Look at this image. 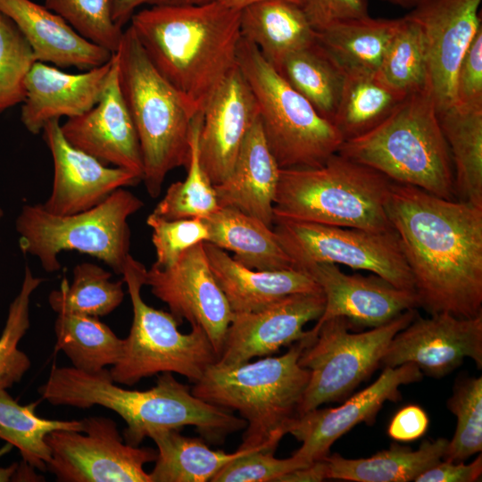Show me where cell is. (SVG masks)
I'll list each match as a JSON object with an SVG mask.
<instances>
[{"label": "cell", "mask_w": 482, "mask_h": 482, "mask_svg": "<svg viewBox=\"0 0 482 482\" xmlns=\"http://www.w3.org/2000/svg\"><path fill=\"white\" fill-rule=\"evenodd\" d=\"M403 8L411 9L419 0H382Z\"/></svg>", "instance_id": "db71d44e"}, {"label": "cell", "mask_w": 482, "mask_h": 482, "mask_svg": "<svg viewBox=\"0 0 482 482\" xmlns=\"http://www.w3.org/2000/svg\"><path fill=\"white\" fill-rule=\"evenodd\" d=\"M422 378L423 373L413 363L386 367L371 385L340 406L317 407L299 415L288 429L302 443L293 455L308 464L325 459L339 437L361 422L372 424L386 402L399 401L401 386L419 382Z\"/></svg>", "instance_id": "2e32d148"}, {"label": "cell", "mask_w": 482, "mask_h": 482, "mask_svg": "<svg viewBox=\"0 0 482 482\" xmlns=\"http://www.w3.org/2000/svg\"><path fill=\"white\" fill-rule=\"evenodd\" d=\"M218 1H220V3H222L223 4H225L226 6L231 9L240 11L249 4L261 2V1H266V0H218ZM287 1L295 3L299 5L301 4V2H302V0H287Z\"/></svg>", "instance_id": "f5cc1de1"}, {"label": "cell", "mask_w": 482, "mask_h": 482, "mask_svg": "<svg viewBox=\"0 0 482 482\" xmlns=\"http://www.w3.org/2000/svg\"><path fill=\"white\" fill-rule=\"evenodd\" d=\"M146 268L128 256L122 270L130 296L133 320L124 339L122 356L110 370L114 383L132 386L144 378L171 372L198 381L209 366L218 362L207 334L191 326L187 334L179 332V321L170 313L146 304L141 296Z\"/></svg>", "instance_id": "9c48e42d"}, {"label": "cell", "mask_w": 482, "mask_h": 482, "mask_svg": "<svg viewBox=\"0 0 482 482\" xmlns=\"http://www.w3.org/2000/svg\"><path fill=\"white\" fill-rule=\"evenodd\" d=\"M297 341L282 355L255 362L225 365L218 362L194 383L192 393L212 404L238 411L246 427L238 449L275 452L300 415V406L310 378L299 357L306 346Z\"/></svg>", "instance_id": "3957f363"}, {"label": "cell", "mask_w": 482, "mask_h": 482, "mask_svg": "<svg viewBox=\"0 0 482 482\" xmlns=\"http://www.w3.org/2000/svg\"><path fill=\"white\" fill-rule=\"evenodd\" d=\"M82 430H54L46 436L51 451L46 465L61 482H151L144 465L157 450L123 442L115 421L105 417L81 420Z\"/></svg>", "instance_id": "7c38bea8"}, {"label": "cell", "mask_w": 482, "mask_h": 482, "mask_svg": "<svg viewBox=\"0 0 482 482\" xmlns=\"http://www.w3.org/2000/svg\"><path fill=\"white\" fill-rule=\"evenodd\" d=\"M277 71L323 118L333 121L345 86V71L316 38L312 45L287 56Z\"/></svg>", "instance_id": "1f68e13d"}, {"label": "cell", "mask_w": 482, "mask_h": 482, "mask_svg": "<svg viewBox=\"0 0 482 482\" xmlns=\"http://www.w3.org/2000/svg\"><path fill=\"white\" fill-rule=\"evenodd\" d=\"M300 6L315 32L334 23L369 16L367 0H302Z\"/></svg>", "instance_id": "bcb514c9"}, {"label": "cell", "mask_w": 482, "mask_h": 482, "mask_svg": "<svg viewBox=\"0 0 482 482\" xmlns=\"http://www.w3.org/2000/svg\"><path fill=\"white\" fill-rule=\"evenodd\" d=\"M337 153L394 182L455 199L452 157L428 88L407 95L377 126L345 140Z\"/></svg>", "instance_id": "277c9868"}, {"label": "cell", "mask_w": 482, "mask_h": 482, "mask_svg": "<svg viewBox=\"0 0 482 482\" xmlns=\"http://www.w3.org/2000/svg\"><path fill=\"white\" fill-rule=\"evenodd\" d=\"M454 104L482 105V28L472 39L459 63Z\"/></svg>", "instance_id": "f6af8a7d"}, {"label": "cell", "mask_w": 482, "mask_h": 482, "mask_svg": "<svg viewBox=\"0 0 482 482\" xmlns=\"http://www.w3.org/2000/svg\"><path fill=\"white\" fill-rule=\"evenodd\" d=\"M482 0H419L403 17L420 29L426 49L428 88L437 113L455 103L459 63L482 28Z\"/></svg>", "instance_id": "5bb4252c"}, {"label": "cell", "mask_w": 482, "mask_h": 482, "mask_svg": "<svg viewBox=\"0 0 482 482\" xmlns=\"http://www.w3.org/2000/svg\"><path fill=\"white\" fill-rule=\"evenodd\" d=\"M202 115L200 162L217 186L230 176L242 144L259 117L255 97L238 65L214 93Z\"/></svg>", "instance_id": "44dd1931"}, {"label": "cell", "mask_w": 482, "mask_h": 482, "mask_svg": "<svg viewBox=\"0 0 482 482\" xmlns=\"http://www.w3.org/2000/svg\"><path fill=\"white\" fill-rule=\"evenodd\" d=\"M377 72H348L333 124L344 140L358 137L386 119L405 98Z\"/></svg>", "instance_id": "d6a6232c"}, {"label": "cell", "mask_w": 482, "mask_h": 482, "mask_svg": "<svg viewBox=\"0 0 482 482\" xmlns=\"http://www.w3.org/2000/svg\"><path fill=\"white\" fill-rule=\"evenodd\" d=\"M4 216V211L3 209L0 207V220L1 218Z\"/></svg>", "instance_id": "9f6ffc18"}, {"label": "cell", "mask_w": 482, "mask_h": 482, "mask_svg": "<svg viewBox=\"0 0 482 482\" xmlns=\"http://www.w3.org/2000/svg\"><path fill=\"white\" fill-rule=\"evenodd\" d=\"M328 474L327 461L322 459L288 472L278 478L276 482H320L328 478Z\"/></svg>", "instance_id": "f907efd6"}, {"label": "cell", "mask_w": 482, "mask_h": 482, "mask_svg": "<svg viewBox=\"0 0 482 482\" xmlns=\"http://www.w3.org/2000/svg\"><path fill=\"white\" fill-rule=\"evenodd\" d=\"M148 437L157 446L155 465L148 473L151 482L211 481L231 460L254 450L215 451L201 438L185 436L177 429H156Z\"/></svg>", "instance_id": "4dcf8cb0"}, {"label": "cell", "mask_w": 482, "mask_h": 482, "mask_svg": "<svg viewBox=\"0 0 482 482\" xmlns=\"http://www.w3.org/2000/svg\"><path fill=\"white\" fill-rule=\"evenodd\" d=\"M42 134L54 163L51 193L42 204L50 213L69 215L87 211L104 202L115 190L142 180L132 171L110 168L74 147L64 137L60 120L47 121Z\"/></svg>", "instance_id": "ac0fdd59"}, {"label": "cell", "mask_w": 482, "mask_h": 482, "mask_svg": "<svg viewBox=\"0 0 482 482\" xmlns=\"http://www.w3.org/2000/svg\"><path fill=\"white\" fill-rule=\"evenodd\" d=\"M21 465L13 463L8 467H0V482L18 481Z\"/></svg>", "instance_id": "816d5d0a"}, {"label": "cell", "mask_w": 482, "mask_h": 482, "mask_svg": "<svg viewBox=\"0 0 482 482\" xmlns=\"http://www.w3.org/2000/svg\"><path fill=\"white\" fill-rule=\"evenodd\" d=\"M456 428L443 461L461 462L482 451V378H461L447 401Z\"/></svg>", "instance_id": "ab89813d"}, {"label": "cell", "mask_w": 482, "mask_h": 482, "mask_svg": "<svg viewBox=\"0 0 482 482\" xmlns=\"http://www.w3.org/2000/svg\"><path fill=\"white\" fill-rule=\"evenodd\" d=\"M146 224L152 229V243L159 268L174 264L180 255L199 243L208 242L205 221L199 218L166 220L150 213Z\"/></svg>", "instance_id": "7bdbcfd3"}, {"label": "cell", "mask_w": 482, "mask_h": 482, "mask_svg": "<svg viewBox=\"0 0 482 482\" xmlns=\"http://www.w3.org/2000/svg\"><path fill=\"white\" fill-rule=\"evenodd\" d=\"M401 23L398 19H361L334 23L316 32V41L348 72H377Z\"/></svg>", "instance_id": "f546056e"}, {"label": "cell", "mask_w": 482, "mask_h": 482, "mask_svg": "<svg viewBox=\"0 0 482 482\" xmlns=\"http://www.w3.org/2000/svg\"><path fill=\"white\" fill-rule=\"evenodd\" d=\"M44 281L45 278L35 277L29 266L25 267L21 287L9 306L0 336V389L20 382L30 368L29 358L18 345L29 328L30 296Z\"/></svg>", "instance_id": "f35d334b"}, {"label": "cell", "mask_w": 482, "mask_h": 482, "mask_svg": "<svg viewBox=\"0 0 482 482\" xmlns=\"http://www.w3.org/2000/svg\"><path fill=\"white\" fill-rule=\"evenodd\" d=\"M115 54L120 89L140 145L142 180L156 198L166 175L188 165L191 127L198 113L155 69L130 26Z\"/></svg>", "instance_id": "8992f818"}, {"label": "cell", "mask_w": 482, "mask_h": 482, "mask_svg": "<svg viewBox=\"0 0 482 482\" xmlns=\"http://www.w3.org/2000/svg\"><path fill=\"white\" fill-rule=\"evenodd\" d=\"M143 206L142 200L124 187L98 205L74 214H53L42 204H24L15 224L20 249L37 257L49 273L61 269L60 253L78 251L121 274L130 254L128 219Z\"/></svg>", "instance_id": "ba28073f"}, {"label": "cell", "mask_w": 482, "mask_h": 482, "mask_svg": "<svg viewBox=\"0 0 482 482\" xmlns=\"http://www.w3.org/2000/svg\"><path fill=\"white\" fill-rule=\"evenodd\" d=\"M204 243L185 251L169 267L153 264L146 270L145 285L179 323L186 320L201 327L219 357L234 312L213 276Z\"/></svg>", "instance_id": "4fadbf2b"}, {"label": "cell", "mask_w": 482, "mask_h": 482, "mask_svg": "<svg viewBox=\"0 0 482 482\" xmlns=\"http://www.w3.org/2000/svg\"><path fill=\"white\" fill-rule=\"evenodd\" d=\"M36 61L24 36L0 12V113L24 102L26 79Z\"/></svg>", "instance_id": "60d3db41"}, {"label": "cell", "mask_w": 482, "mask_h": 482, "mask_svg": "<svg viewBox=\"0 0 482 482\" xmlns=\"http://www.w3.org/2000/svg\"><path fill=\"white\" fill-rule=\"evenodd\" d=\"M204 247L213 276L234 313L262 310L289 295L321 291L305 271L253 270L209 242H204Z\"/></svg>", "instance_id": "cb8c5ba5"}, {"label": "cell", "mask_w": 482, "mask_h": 482, "mask_svg": "<svg viewBox=\"0 0 482 482\" xmlns=\"http://www.w3.org/2000/svg\"><path fill=\"white\" fill-rule=\"evenodd\" d=\"M202 112L193 120L190 134V158L183 181L172 183L152 212L166 220L206 219L220 209L213 184L199 158L198 137Z\"/></svg>", "instance_id": "8d00e7d4"}, {"label": "cell", "mask_w": 482, "mask_h": 482, "mask_svg": "<svg viewBox=\"0 0 482 482\" xmlns=\"http://www.w3.org/2000/svg\"><path fill=\"white\" fill-rule=\"evenodd\" d=\"M294 269L329 262L368 270L393 286L414 291L397 233L275 220L272 227Z\"/></svg>", "instance_id": "8fae6325"}, {"label": "cell", "mask_w": 482, "mask_h": 482, "mask_svg": "<svg viewBox=\"0 0 482 482\" xmlns=\"http://www.w3.org/2000/svg\"><path fill=\"white\" fill-rule=\"evenodd\" d=\"M395 90L410 95L428 88V64L423 37L412 21L401 18L377 71Z\"/></svg>", "instance_id": "74e56055"}, {"label": "cell", "mask_w": 482, "mask_h": 482, "mask_svg": "<svg viewBox=\"0 0 482 482\" xmlns=\"http://www.w3.org/2000/svg\"><path fill=\"white\" fill-rule=\"evenodd\" d=\"M303 271L314 279L325 296L324 311L314 327L341 317L352 326L372 328L420 307L414 291L398 288L375 274L348 275L329 262L311 264Z\"/></svg>", "instance_id": "ffe728a7"}, {"label": "cell", "mask_w": 482, "mask_h": 482, "mask_svg": "<svg viewBox=\"0 0 482 482\" xmlns=\"http://www.w3.org/2000/svg\"><path fill=\"white\" fill-rule=\"evenodd\" d=\"M437 115L452 157L455 197L482 208V105L454 104Z\"/></svg>", "instance_id": "f1b7e54d"}, {"label": "cell", "mask_w": 482, "mask_h": 482, "mask_svg": "<svg viewBox=\"0 0 482 482\" xmlns=\"http://www.w3.org/2000/svg\"><path fill=\"white\" fill-rule=\"evenodd\" d=\"M465 358L482 368V313L460 318L447 312L415 317L390 341L380 365L395 368L413 363L423 374L440 378Z\"/></svg>", "instance_id": "9a60e30c"}, {"label": "cell", "mask_w": 482, "mask_h": 482, "mask_svg": "<svg viewBox=\"0 0 482 482\" xmlns=\"http://www.w3.org/2000/svg\"><path fill=\"white\" fill-rule=\"evenodd\" d=\"M386 211L420 307L430 315L482 313V208L393 181Z\"/></svg>", "instance_id": "6da1fadb"}, {"label": "cell", "mask_w": 482, "mask_h": 482, "mask_svg": "<svg viewBox=\"0 0 482 482\" xmlns=\"http://www.w3.org/2000/svg\"><path fill=\"white\" fill-rule=\"evenodd\" d=\"M208 242L244 266L257 270L294 269L274 230L260 220L229 207L220 209L206 219Z\"/></svg>", "instance_id": "4316f807"}, {"label": "cell", "mask_w": 482, "mask_h": 482, "mask_svg": "<svg viewBox=\"0 0 482 482\" xmlns=\"http://www.w3.org/2000/svg\"><path fill=\"white\" fill-rule=\"evenodd\" d=\"M215 0H170L169 4H205Z\"/></svg>", "instance_id": "11a10c76"}, {"label": "cell", "mask_w": 482, "mask_h": 482, "mask_svg": "<svg viewBox=\"0 0 482 482\" xmlns=\"http://www.w3.org/2000/svg\"><path fill=\"white\" fill-rule=\"evenodd\" d=\"M240 32L276 70L316 38L301 6L287 0L261 1L240 10Z\"/></svg>", "instance_id": "484cf974"}, {"label": "cell", "mask_w": 482, "mask_h": 482, "mask_svg": "<svg viewBox=\"0 0 482 482\" xmlns=\"http://www.w3.org/2000/svg\"><path fill=\"white\" fill-rule=\"evenodd\" d=\"M113 62L71 74L36 61L26 79L21 120L31 134L42 132L51 120L79 116L99 101Z\"/></svg>", "instance_id": "7402d4cb"}, {"label": "cell", "mask_w": 482, "mask_h": 482, "mask_svg": "<svg viewBox=\"0 0 482 482\" xmlns=\"http://www.w3.org/2000/svg\"><path fill=\"white\" fill-rule=\"evenodd\" d=\"M416 316L415 309H411L360 333L350 332L348 320L336 317L308 330L311 343L298 360L310 371L300 415L347 397L380 366L390 341Z\"/></svg>", "instance_id": "30bf717a"}, {"label": "cell", "mask_w": 482, "mask_h": 482, "mask_svg": "<svg viewBox=\"0 0 482 482\" xmlns=\"http://www.w3.org/2000/svg\"><path fill=\"white\" fill-rule=\"evenodd\" d=\"M279 170L258 117L242 144L230 176L214 186L220 206L238 210L272 228Z\"/></svg>", "instance_id": "d4e9b609"}, {"label": "cell", "mask_w": 482, "mask_h": 482, "mask_svg": "<svg viewBox=\"0 0 482 482\" xmlns=\"http://www.w3.org/2000/svg\"><path fill=\"white\" fill-rule=\"evenodd\" d=\"M0 12L16 25L37 61L87 71L104 64L113 54L88 41L61 16L31 0H0Z\"/></svg>", "instance_id": "603a6c76"}, {"label": "cell", "mask_w": 482, "mask_h": 482, "mask_svg": "<svg viewBox=\"0 0 482 482\" xmlns=\"http://www.w3.org/2000/svg\"><path fill=\"white\" fill-rule=\"evenodd\" d=\"M37 403L20 404L0 389V438L15 446L25 463L46 471L51 451L46 436L54 430H82L81 420H53L36 413Z\"/></svg>", "instance_id": "e575fe53"}, {"label": "cell", "mask_w": 482, "mask_h": 482, "mask_svg": "<svg viewBox=\"0 0 482 482\" xmlns=\"http://www.w3.org/2000/svg\"><path fill=\"white\" fill-rule=\"evenodd\" d=\"M237 65L255 97L266 143L280 169L320 166L338 152L345 140L337 127L242 37Z\"/></svg>", "instance_id": "52a82bcc"}, {"label": "cell", "mask_w": 482, "mask_h": 482, "mask_svg": "<svg viewBox=\"0 0 482 482\" xmlns=\"http://www.w3.org/2000/svg\"><path fill=\"white\" fill-rule=\"evenodd\" d=\"M55 348L62 351L72 367L97 372L107 365L116 364L122 356L124 339L98 317L61 312L54 322Z\"/></svg>", "instance_id": "836d02e7"}, {"label": "cell", "mask_w": 482, "mask_h": 482, "mask_svg": "<svg viewBox=\"0 0 482 482\" xmlns=\"http://www.w3.org/2000/svg\"><path fill=\"white\" fill-rule=\"evenodd\" d=\"M44 5L88 41L117 52L124 30L113 22L109 0H45Z\"/></svg>", "instance_id": "b9f144b4"}, {"label": "cell", "mask_w": 482, "mask_h": 482, "mask_svg": "<svg viewBox=\"0 0 482 482\" xmlns=\"http://www.w3.org/2000/svg\"><path fill=\"white\" fill-rule=\"evenodd\" d=\"M130 21L155 69L195 113L203 112L237 66L240 11L218 0L166 4L137 12Z\"/></svg>", "instance_id": "7a4b0ae2"}, {"label": "cell", "mask_w": 482, "mask_h": 482, "mask_svg": "<svg viewBox=\"0 0 482 482\" xmlns=\"http://www.w3.org/2000/svg\"><path fill=\"white\" fill-rule=\"evenodd\" d=\"M429 420L419 405L409 404L400 409L392 418L388 436L397 442H411L421 437L428 430Z\"/></svg>", "instance_id": "7dc6e473"}, {"label": "cell", "mask_w": 482, "mask_h": 482, "mask_svg": "<svg viewBox=\"0 0 482 482\" xmlns=\"http://www.w3.org/2000/svg\"><path fill=\"white\" fill-rule=\"evenodd\" d=\"M170 0H109L111 15L113 22L122 28L135 13V10L143 5L151 6L169 4Z\"/></svg>", "instance_id": "681fc988"}, {"label": "cell", "mask_w": 482, "mask_h": 482, "mask_svg": "<svg viewBox=\"0 0 482 482\" xmlns=\"http://www.w3.org/2000/svg\"><path fill=\"white\" fill-rule=\"evenodd\" d=\"M392 182L379 171L338 153L320 166L280 169L274 220L393 231L386 211Z\"/></svg>", "instance_id": "5b68a950"}, {"label": "cell", "mask_w": 482, "mask_h": 482, "mask_svg": "<svg viewBox=\"0 0 482 482\" xmlns=\"http://www.w3.org/2000/svg\"><path fill=\"white\" fill-rule=\"evenodd\" d=\"M72 273L71 284L64 278L59 289L53 290L48 296L50 307L57 313L101 317L108 315L121 303L123 279L111 281L110 271L90 262L77 264Z\"/></svg>", "instance_id": "d590c367"}, {"label": "cell", "mask_w": 482, "mask_h": 482, "mask_svg": "<svg viewBox=\"0 0 482 482\" xmlns=\"http://www.w3.org/2000/svg\"><path fill=\"white\" fill-rule=\"evenodd\" d=\"M449 440H424L418 449L392 444L369 458L328 455V478L354 482H410L443 460Z\"/></svg>", "instance_id": "83f0119b"}, {"label": "cell", "mask_w": 482, "mask_h": 482, "mask_svg": "<svg viewBox=\"0 0 482 482\" xmlns=\"http://www.w3.org/2000/svg\"><path fill=\"white\" fill-rule=\"evenodd\" d=\"M325 307L322 291L287 295L262 310L234 313L218 362L237 365L266 357L306 337L303 327Z\"/></svg>", "instance_id": "e0dca14e"}, {"label": "cell", "mask_w": 482, "mask_h": 482, "mask_svg": "<svg viewBox=\"0 0 482 482\" xmlns=\"http://www.w3.org/2000/svg\"><path fill=\"white\" fill-rule=\"evenodd\" d=\"M482 475V456L470 464L441 461L421 473L415 482H474Z\"/></svg>", "instance_id": "c3c4849f"}, {"label": "cell", "mask_w": 482, "mask_h": 482, "mask_svg": "<svg viewBox=\"0 0 482 482\" xmlns=\"http://www.w3.org/2000/svg\"><path fill=\"white\" fill-rule=\"evenodd\" d=\"M273 451L254 449L228 462L212 482H276L281 476L309 465L292 455L274 457Z\"/></svg>", "instance_id": "ee69618b"}, {"label": "cell", "mask_w": 482, "mask_h": 482, "mask_svg": "<svg viewBox=\"0 0 482 482\" xmlns=\"http://www.w3.org/2000/svg\"><path fill=\"white\" fill-rule=\"evenodd\" d=\"M67 141L102 163L128 170L143 178L144 165L137 131L123 97L115 53L98 103L61 125Z\"/></svg>", "instance_id": "d6986e66"}]
</instances>
